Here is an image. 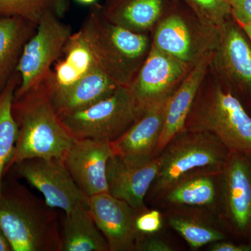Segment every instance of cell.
Listing matches in <instances>:
<instances>
[{
    "mask_svg": "<svg viewBox=\"0 0 251 251\" xmlns=\"http://www.w3.org/2000/svg\"><path fill=\"white\" fill-rule=\"evenodd\" d=\"M52 71L39 85L14 99L12 112L18 126L14 154L6 167L29 158L64 159L74 141L61 122L52 101Z\"/></svg>",
    "mask_w": 251,
    "mask_h": 251,
    "instance_id": "6da1fadb",
    "label": "cell"
},
{
    "mask_svg": "<svg viewBox=\"0 0 251 251\" xmlns=\"http://www.w3.org/2000/svg\"><path fill=\"white\" fill-rule=\"evenodd\" d=\"M0 228L12 251H61L55 209L18 183L3 181Z\"/></svg>",
    "mask_w": 251,
    "mask_h": 251,
    "instance_id": "7a4b0ae2",
    "label": "cell"
},
{
    "mask_svg": "<svg viewBox=\"0 0 251 251\" xmlns=\"http://www.w3.org/2000/svg\"><path fill=\"white\" fill-rule=\"evenodd\" d=\"M78 32L94 63L119 85H129L148 50V36L110 22L98 4L92 6Z\"/></svg>",
    "mask_w": 251,
    "mask_h": 251,
    "instance_id": "3957f363",
    "label": "cell"
},
{
    "mask_svg": "<svg viewBox=\"0 0 251 251\" xmlns=\"http://www.w3.org/2000/svg\"><path fill=\"white\" fill-rule=\"evenodd\" d=\"M185 129L211 133L229 151L251 156V117L232 92L217 84L201 87Z\"/></svg>",
    "mask_w": 251,
    "mask_h": 251,
    "instance_id": "277c9868",
    "label": "cell"
},
{
    "mask_svg": "<svg viewBox=\"0 0 251 251\" xmlns=\"http://www.w3.org/2000/svg\"><path fill=\"white\" fill-rule=\"evenodd\" d=\"M229 153L215 135L184 129L157 156L159 169L149 193L158 198L181 176L198 170L223 171Z\"/></svg>",
    "mask_w": 251,
    "mask_h": 251,
    "instance_id": "5b68a950",
    "label": "cell"
},
{
    "mask_svg": "<svg viewBox=\"0 0 251 251\" xmlns=\"http://www.w3.org/2000/svg\"><path fill=\"white\" fill-rule=\"evenodd\" d=\"M144 112L129 87L120 85L103 100L59 117L74 139L112 142L121 136Z\"/></svg>",
    "mask_w": 251,
    "mask_h": 251,
    "instance_id": "8992f818",
    "label": "cell"
},
{
    "mask_svg": "<svg viewBox=\"0 0 251 251\" xmlns=\"http://www.w3.org/2000/svg\"><path fill=\"white\" fill-rule=\"evenodd\" d=\"M70 26L49 14L38 23L35 32L23 48L16 67L20 76L14 97H20L39 85L47 77L51 66L61 55L72 36Z\"/></svg>",
    "mask_w": 251,
    "mask_h": 251,
    "instance_id": "52a82bcc",
    "label": "cell"
},
{
    "mask_svg": "<svg viewBox=\"0 0 251 251\" xmlns=\"http://www.w3.org/2000/svg\"><path fill=\"white\" fill-rule=\"evenodd\" d=\"M10 171L39 191L53 209L67 214L80 206H88V197L75 184L64 159L29 158L14 165Z\"/></svg>",
    "mask_w": 251,
    "mask_h": 251,
    "instance_id": "ba28073f",
    "label": "cell"
},
{
    "mask_svg": "<svg viewBox=\"0 0 251 251\" xmlns=\"http://www.w3.org/2000/svg\"><path fill=\"white\" fill-rule=\"evenodd\" d=\"M223 175L220 218L226 228L251 244V156L229 151Z\"/></svg>",
    "mask_w": 251,
    "mask_h": 251,
    "instance_id": "9c48e42d",
    "label": "cell"
},
{
    "mask_svg": "<svg viewBox=\"0 0 251 251\" xmlns=\"http://www.w3.org/2000/svg\"><path fill=\"white\" fill-rule=\"evenodd\" d=\"M188 63L152 46L140 72L128 87L143 110L173 94L187 72Z\"/></svg>",
    "mask_w": 251,
    "mask_h": 251,
    "instance_id": "30bf717a",
    "label": "cell"
},
{
    "mask_svg": "<svg viewBox=\"0 0 251 251\" xmlns=\"http://www.w3.org/2000/svg\"><path fill=\"white\" fill-rule=\"evenodd\" d=\"M88 209L110 251H135L142 236L135 226L139 211L109 193L88 198Z\"/></svg>",
    "mask_w": 251,
    "mask_h": 251,
    "instance_id": "8fae6325",
    "label": "cell"
},
{
    "mask_svg": "<svg viewBox=\"0 0 251 251\" xmlns=\"http://www.w3.org/2000/svg\"><path fill=\"white\" fill-rule=\"evenodd\" d=\"M216 69L234 90L251 96V42L239 25L227 20L216 29Z\"/></svg>",
    "mask_w": 251,
    "mask_h": 251,
    "instance_id": "7c38bea8",
    "label": "cell"
},
{
    "mask_svg": "<svg viewBox=\"0 0 251 251\" xmlns=\"http://www.w3.org/2000/svg\"><path fill=\"white\" fill-rule=\"evenodd\" d=\"M158 169V157L141 160L113 155L107 166L108 193L139 212L147 210L145 197L156 179Z\"/></svg>",
    "mask_w": 251,
    "mask_h": 251,
    "instance_id": "4fadbf2b",
    "label": "cell"
},
{
    "mask_svg": "<svg viewBox=\"0 0 251 251\" xmlns=\"http://www.w3.org/2000/svg\"><path fill=\"white\" fill-rule=\"evenodd\" d=\"M113 155L110 142L75 139L64 161L75 184L90 198L108 193L107 166Z\"/></svg>",
    "mask_w": 251,
    "mask_h": 251,
    "instance_id": "5bb4252c",
    "label": "cell"
},
{
    "mask_svg": "<svg viewBox=\"0 0 251 251\" xmlns=\"http://www.w3.org/2000/svg\"><path fill=\"white\" fill-rule=\"evenodd\" d=\"M224 193L223 171L198 170L181 176L158 198L168 207L196 206L221 213Z\"/></svg>",
    "mask_w": 251,
    "mask_h": 251,
    "instance_id": "9a60e30c",
    "label": "cell"
},
{
    "mask_svg": "<svg viewBox=\"0 0 251 251\" xmlns=\"http://www.w3.org/2000/svg\"><path fill=\"white\" fill-rule=\"evenodd\" d=\"M173 94L148 107L121 136L110 142L114 155L132 159L156 158L167 107Z\"/></svg>",
    "mask_w": 251,
    "mask_h": 251,
    "instance_id": "2e32d148",
    "label": "cell"
},
{
    "mask_svg": "<svg viewBox=\"0 0 251 251\" xmlns=\"http://www.w3.org/2000/svg\"><path fill=\"white\" fill-rule=\"evenodd\" d=\"M164 220L186 241L192 250L227 239L219 214L196 206L168 207Z\"/></svg>",
    "mask_w": 251,
    "mask_h": 251,
    "instance_id": "e0dca14e",
    "label": "cell"
},
{
    "mask_svg": "<svg viewBox=\"0 0 251 251\" xmlns=\"http://www.w3.org/2000/svg\"><path fill=\"white\" fill-rule=\"evenodd\" d=\"M212 56L203 55L182 81L177 90L172 94L167 107L164 125L156 151V157L176 135L185 129V124L196 96L201 89L210 65Z\"/></svg>",
    "mask_w": 251,
    "mask_h": 251,
    "instance_id": "ac0fdd59",
    "label": "cell"
},
{
    "mask_svg": "<svg viewBox=\"0 0 251 251\" xmlns=\"http://www.w3.org/2000/svg\"><path fill=\"white\" fill-rule=\"evenodd\" d=\"M119 86L94 63L92 69L74 85L63 90H52V103L58 115L75 111L106 98Z\"/></svg>",
    "mask_w": 251,
    "mask_h": 251,
    "instance_id": "d6986e66",
    "label": "cell"
},
{
    "mask_svg": "<svg viewBox=\"0 0 251 251\" xmlns=\"http://www.w3.org/2000/svg\"><path fill=\"white\" fill-rule=\"evenodd\" d=\"M36 27L17 16L0 17V94L16 72L23 48Z\"/></svg>",
    "mask_w": 251,
    "mask_h": 251,
    "instance_id": "ffe728a7",
    "label": "cell"
},
{
    "mask_svg": "<svg viewBox=\"0 0 251 251\" xmlns=\"http://www.w3.org/2000/svg\"><path fill=\"white\" fill-rule=\"evenodd\" d=\"M61 251H110L88 206H80L66 214Z\"/></svg>",
    "mask_w": 251,
    "mask_h": 251,
    "instance_id": "44dd1931",
    "label": "cell"
},
{
    "mask_svg": "<svg viewBox=\"0 0 251 251\" xmlns=\"http://www.w3.org/2000/svg\"><path fill=\"white\" fill-rule=\"evenodd\" d=\"M100 9L105 18L114 24L143 33L159 18L162 0H111Z\"/></svg>",
    "mask_w": 251,
    "mask_h": 251,
    "instance_id": "7402d4cb",
    "label": "cell"
},
{
    "mask_svg": "<svg viewBox=\"0 0 251 251\" xmlns=\"http://www.w3.org/2000/svg\"><path fill=\"white\" fill-rule=\"evenodd\" d=\"M65 58L57 63L53 74V90L68 88L77 82L92 69L93 56L78 31L72 34L64 51Z\"/></svg>",
    "mask_w": 251,
    "mask_h": 251,
    "instance_id": "603a6c76",
    "label": "cell"
},
{
    "mask_svg": "<svg viewBox=\"0 0 251 251\" xmlns=\"http://www.w3.org/2000/svg\"><path fill=\"white\" fill-rule=\"evenodd\" d=\"M20 76L15 72L0 94V195L6 167L14 154L18 138V126L12 112L15 92Z\"/></svg>",
    "mask_w": 251,
    "mask_h": 251,
    "instance_id": "cb8c5ba5",
    "label": "cell"
},
{
    "mask_svg": "<svg viewBox=\"0 0 251 251\" xmlns=\"http://www.w3.org/2000/svg\"><path fill=\"white\" fill-rule=\"evenodd\" d=\"M153 46L183 62L192 59L191 33L184 19L176 15L166 18L158 25Z\"/></svg>",
    "mask_w": 251,
    "mask_h": 251,
    "instance_id": "d4e9b609",
    "label": "cell"
},
{
    "mask_svg": "<svg viewBox=\"0 0 251 251\" xmlns=\"http://www.w3.org/2000/svg\"><path fill=\"white\" fill-rule=\"evenodd\" d=\"M69 9V0H0V17L17 16L36 25L47 14L64 17Z\"/></svg>",
    "mask_w": 251,
    "mask_h": 251,
    "instance_id": "484cf974",
    "label": "cell"
},
{
    "mask_svg": "<svg viewBox=\"0 0 251 251\" xmlns=\"http://www.w3.org/2000/svg\"><path fill=\"white\" fill-rule=\"evenodd\" d=\"M206 27L217 29L231 14L229 0H187Z\"/></svg>",
    "mask_w": 251,
    "mask_h": 251,
    "instance_id": "4316f807",
    "label": "cell"
},
{
    "mask_svg": "<svg viewBox=\"0 0 251 251\" xmlns=\"http://www.w3.org/2000/svg\"><path fill=\"white\" fill-rule=\"evenodd\" d=\"M164 216L158 210L142 211L137 216L135 226L141 234L158 233L163 228Z\"/></svg>",
    "mask_w": 251,
    "mask_h": 251,
    "instance_id": "83f0119b",
    "label": "cell"
},
{
    "mask_svg": "<svg viewBox=\"0 0 251 251\" xmlns=\"http://www.w3.org/2000/svg\"><path fill=\"white\" fill-rule=\"evenodd\" d=\"M171 243L156 234H142L135 251H173Z\"/></svg>",
    "mask_w": 251,
    "mask_h": 251,
    "instance_id": "f1b7e54d",
    "label": "cell"
},
{
    "mask_svg": "<svg viewBox=\"0 0 251 251\" xmlns=\"http://www.w3.org/2000/svg\"><path fill=\"white\" fill-rule=\"evenodd\" d=\"M231 14L237 24L251 23V0H229Z\"/></svg>",
    "mask_w": 251,
    "mask_h": 251,
    "instance_id": "f546056e",
    "label": "cell"
},
{
    "mask_svg": "<svg viewBox=\"0 0 251 251\" xmlns=\"http://www.w3.org/2000/svg\"><path fill=\"white\" fill-rule=\"evenodd\" d=\"M211 251H251V244H236L224 240L218 241L209 245Z\"/></svg>",
    "mask_w": 251,
    "mask_h": 251,
    "instance_id": "4dcf8cb0",
    "label": "cell"
},
{
    "mask_svg": "<svg viewBox=\"0 0 251 251\" xmlns=\"http://www.w3.org/2000/svg\"><path fill=\"white\" fill-rule=\"evenodd\" d=\"M0 251H12L1 228H0Z\"/></svg>",
    "mask_w": 251,
    "mask_h": 251,
    "instance_id": "1f68e13d",
    "label": "cell"
},
{
    "mask_svg": "<svg viewBox=\"0 0 251 251\" xmlns=\"http://www.w3.org/2000/svg\"><path fill=\"white\" fill-rule=\"evenodd\" d=\"M239 25L242 28L244 33L247 34L248 38H249V40H250L251 42V23H246V24H241Z\"/></svg>",
    "mask_w": 251,
    "mask_h": 251,
    "instance_id": "d6a6232c",
    "label": "cell"
},
{
    "mask_svg": "<svg viewBox=\"0 0 251 251\" xmlns=\"http://www.w3.org/2000/svg\"><path fill=\"white\" fill-rule=\"evenodd\" d=\"M77 1H80L81 3H83V4H90L95 2L96 0H77Z\"/></svg>",
    "mask_w": 251,
    "mask_h": 251,
    "instance_id": "836d02e7",
    "label": "cell"
}]
</instances>
